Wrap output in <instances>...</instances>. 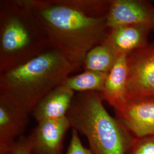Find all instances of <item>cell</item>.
<instances>
[{
	"mask_svg": "<svg viewBox=\"0 0 154 154\" xmlns=\"http://www.w3.org/2000/svg\"><path fill=\"white\" fill-rule=\"evenodd\" d=\"M23 1L37 18L50 48L60 51L79 67L88 51L107 37L106 16L90 14L67 0Z\"/></svg>",
	"mask_w": 154,
	"mask_h": 154,
	"instance_id": "obj_1",
	"label": "cell"
},
{
	"mask_svg": "<svg viewBox=\"0 0 154 154\" xmlns=\"http://www.w3.org/2000/svg\"><path fill=\"white\" fill-rule=\"evenodd\" d=\"M78 66L50 48L33 59L0 73V93L10 97L29 114L45 96L63 84Z\"/></svg>",
	"mask_w": 154,
	"mask_h": 154,
	"instance_id": "obj_2",
	"label": "cell"
},
{
	"mask_svg": "<svg viewBox=\"0 0 154 154\" xmlns=\"http://www.w3.org/2000/svg\"><path fill=\"white\" fill-rule=\"evenodd\" d=\"M50 49L32 9L23 0L1 1L0 73Z\"/></svg>",
	"mask_w": 154,
	"mask_h": 154,
	"instance_id": "obj_3",
	"label": "cell"
},
{
	"mask_svg": "<svg viewBox=\"0 0 154 154\" xmlns=\"http://www.w3.org/2000/svg\"><path fill=\"white\" fill-rule=\"evenodd\" d=\"M66 116L72 128L86 137L93 154H127L134 138L106 111L98 92L76 94Z\"/></svg>",
	"mask_w": 154,
	"mask_h": 154,
	"instance_id": "obj_4",
	"label": "cell"
},
{
	"mask_svg": "<svg viewBox=\"0 0 154 154\" xmlns=\"http://www.w3.org/2000/svg\"><path fill=\"white\" fill-rule=\"evenodd\" d=\"M127 99L154 97V45L127 55Z\"/></svg>",
	"mask_w": 154,
	"mask_h": 154,
	"instance_id": "obj_5",
	"label": "cell"
},
{
	"mask_svg": "<svg viewBox=\"0 0 154 154\" xmlns=\"http://www.w3.org/2000/svg\"><path fill=\"white\" fill-rule=\"evenodd\" d=\"M116 113V118L134 138L154 135V97L127 99Z\"/></svg>",
	"mask_w": 154,
	"mask_h": 154,
	"instance_id": "obj_6",
	"label": "cell"
},
{
	"mask_svg": "<svg viewBox=\"0 0 154 154\" xmlns=\"http://www.w3.org/2000/svg\"><path fill=\"white\" fill-rule=\"evenodd\" d=\"M106 19L109 29L139 25L154 29V6L146 0H112Z\"/></svg>",
	"mask_w": 154,
	"mask_h": 154,
	"instance_id": "obj_7",
	"label": "cell"
},
{
	"mask_svg": "<svg viewBox=\"0 0 154 154\" xmlns=\"http://www.w3.org/2000/svg\"><path fill=\"white\" fill-rule=\"evenodd\" d=\"M70 127L67 116L38 122L29 135L32 154H62L64 138Z\"/></svg>",
	"mask_w": 154,
	"mask_h": 154,
	"instance_id": "obj_8",
	"label": "cell"
},
{
	"mask_svg": "<svg viewBox=\"0 0 154 154\" xmlns=\"http://www.w3.org/2000/svg\"><path fill=\"white\" fill-rule=\"evenodd\" d=\"M29 114L10 97L0 93V145L13 144L23 136Z\"/></svg>",
	"mask_w": 154,
	"mask_h": 154,
	"instance_id": "obj_9",
	"label": "cell"
},
{
	"mask_svg": "<svg viewBox=\"0 0 154 154\" xmlns=\"http://www.w3.org/2000/svg\"><path fill=\"white\" fill-rule=\"evenodd\" d=\"M154 30L149 26L128 25L109 29L105 43L119 55L131 54L146 47L148 37Z\"/></svg>",
	"mask_w": 154,
	"mask_h": 154,
	"instance_id": "obj_10",
	"label": "cell"
},
{
	"mask_svg": "<svg viewBox=\"0 0 154 154\" xmlns=\"http://www.w3.org/2000/svg\"><path fill=\"white\" fill-rule=\"evenodd\" d=\"M127 56H119L108 73L103 89L100 93L103 101L107 102L115 111L120 109L127 100L128 65Z\"/></svg>",
	"mask_w": 154,
	"mask_h": 154,
	"instance_id": "obj_11",
	"label": "cell"
},
{
	"mask_svg": "<svg viewBox=\"0 0 154 154\" xmlns=\"http://www.w3.org/2000/svg\"><path fill=\"white\" fill-rule=\"evenodd\" d=\"M75 97V92L63 85L46 94L32 112L34 118L39 122L66 117Z\"/></svg>",
	"mask_w": 154,
	"mask_h": 154,
	"instance_id": "obj_12",
	"label": "cell"
},
{
	"mask_svg": "<svg viewBox=\"0 0 154 154\" xmlns=\"http://www.w3.org/2000/svg\"><path fill=\"white\" fill-rule=\"evenodd\" d=\"M119 55L105 42L90 50L86 55L83 65L85 70L108 74L114 66Z\"/></svg>",
	"mask_w": 154,
	"mask_h": 154,
	"instance_id": "obj_13",
	"label": "cell"
},
{
	"mask_svg": "<svg viewBox=\"0 0 154 154\" xmlns=\"http://www.w3.org/2000/svg\"><path fill=\"white\" fill-rule=\"evenodd\" d=\"M107 73L85 70L81 74L69 76L63 85L74 92L101 93L104 88Z\"/></svg>",
	"mask_w": 154,
	"mask_h": 154,
	"instance_id": "obj_14",
	"label": "cell"
},
{
	"mask_svg": "<svg viewBox=\"0 0 154 154\" xmlns=\"http://www.w3.org/2000/svg\"><path fill=\"white\" fill-rule=\"evenodd\" d=\"M127 154H154V135L134 138Z\"/></svg>",
	"mask_w": 154,
	"mask_h": 154,
	"instance_id": "obj_15",
	"label": "cell"
},
{
	"mask_svg": "<svg viewBox=\"0 0 154 154\" xmlns=\"http://www.w3.org/2000/svg\"><path fill=\"white\" fill-rule=\"evenodd\" d=\"M66 154H93L90 149L84 147L76 130L72 128V137Z\"/></svg>",
	"mask_w": 154,
	"mask_h": 154,
	"instance_id": "obj_16",
	"label": "cell"
},
{
	"mask_svg": "<svg viewBox=\"0 0 154 154\" xmlns=\"http://www.w3.org/2000/svg\"><path fill=\"white\" fill-rule=\"evenodd\" d=\"M14 154H32V144L29 136L23 135L17 139Z\"/></svg>",
	"mask_w": 154,
	"mask_h": 154,
	"instance_id": "obj_17",
	"label": "cell"
},
{
	"mask_svg": "<svg viewBox=\"0 0 154 154\" xmlns=\"http://www.w3.org/2000/svg\"><path fill=\"white\" fill-rule=\"evenodd\" d=\"M15 144L16 143L11 145H0V154H14Z\"/></svg>",
	"mask_w": 154,
	"mask_h": 154,
	"instance_id": "obj_18",
	"label": "cell"
}]
</instances>
